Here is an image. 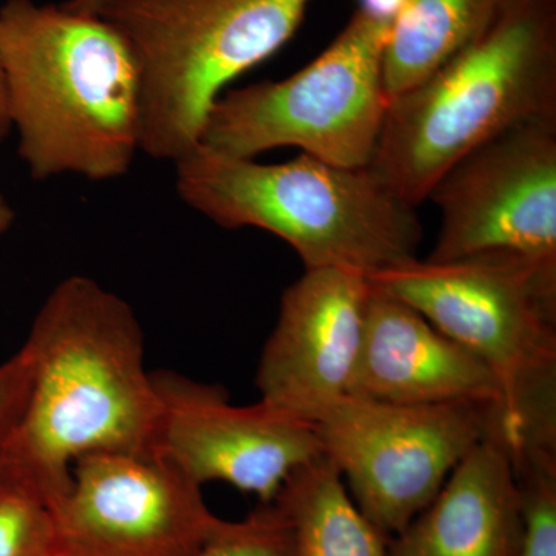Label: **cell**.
<instances>
[{
	"instance_id": "cell-1",
	"label": "cell",
	"mask_w": 556,
	"mask_h": 556,
	"mask_svg": "<svg viewBox=\"0 0 556 556\" xmlns=\"http://www.w3.org/2000/svg\"><path fill=\"white\" fill-rule=\"evenodd\" d=\"M27 404L0 453V471L38 486L54 506L79 457L155 448L160 401L137 314L93 278L72 276L33 321Z\"/></svg>"
},
{
	"instance_id": "cell-2",
	"label": "cell",
	"mask_w": 556,
	"mask_h": 556,
	"mask_svg": "<svg viewBox=\"0 0 556 556\" xmlns=\"http://www.w3.org/2000/svg\"><path fill=\"white\" fill-rule=\"evenodd\" d=\"M0 75L31 178L129 174L141 152V76L129 42L101 14L7 0Z\"/></svg>"
},
{
	"instance_id": "cell-3",
	"label": "cell",
	"mask_w": 556,
	"mask_h": 556,
	"mask_svg": "<svg viewBox=\"0 0 556 556\" xmlns=\"http://www.w3.org/2000/svg\"><path fill=\"white\" fill-rule=\"evenodd\" d=\"M556 116V0H506L481 38L388 105L371 169L409 206L511 127Z\"/></svg>"
},
{
	"instance_id": "cell-4",
	"label": "cell",
	"mask_w": 556,
	"mask_h": 556,
	"mask_svg": "<svg viewBox=\"0 0 556 556\" xmlns=\"http://www.w3.org/2000/svg\"><path fill=\"white\" fill-rule=\"evenodd\" d=\"M178 197L226 229L266 230L305 269L372 276L416 257L422 226L371 167L350 169L300 153L280 164L199 144L174 163Z\"/></svg>"
},
{
	"instance_id": "cell-5",
	"label": "cell",
	"mask_w": 556,
	"mask_h": 556,
	"mask_svg": "<svg viewBox=\"0 0 556 556\" xmlns=\"http://www.w3.org/2000/svg\"><path fill=\"white\" fill-rule=\"evenodd\" d=\"M477 356L501 388L511 455L556 450V270L515 255L417 257L368 276Z\"/></svg>"
},
{
	"instance_id": "cell-6",
	"label": "cell",
	"mask_w": 556,
	"mask_h": 556,
	"mask_svg": "<svg viewBox=\"0 0 556 556\" xmlns=\"http://www.w3.org/2000/svg\"><path fill=\"white\" fill-rule=\"evenodd\" d=\"M313 0H109L101 14L134 50L141 76V152L175 163L200 144L233 79L299 30Z\"/></svg>"
},
{
	"instance_id": "cell-7",
	"label": "cell",
	"mask_w": 556,
	"mask_h": 556,
	"mask_svg": "<svg viewBox=\"0 0 556 556\" xmlns=\"http://www.w3.org/2000/svg\"><path fill=\"white\" fill-rule=\"evenodd\" d=\"M390 28L357 9L294 75L219 94L200 144L237 159L298 148L334 166H371L390 105L383 86Z\"/></svg>"
},
{
	"instance_id": "cell-8",
	"label": "cell",
	"mask_w": 556,
	"mask_h": 556,
	"mask_svg": "<svg viewBox=\"0 0 556 556\" xmlns=\"http://www.w3.org/2000/svg\"><path fill=\"white\" fill-rule=\"evenodd\" d=\"M477 404L397 405L345 396L316 422L321 453L387 538L434 500L492 424Z\"/></svg>"
},
{
	"instance_id": "cell-9",
	"label": "cell",
	"mask_w": 556,
	"mask_h": 556,
	"mask_svg": "<svg viewBox=\"0 0 556 556\" xmlns=\"http://www.w3.org/2000/svg\"><path fill=\"white\" fill-rule=\"evenodd\" d=\"M430 262L515 255L556 270V116L519 124L450 167Z\"/></svg>"
},
{
	"instance_id": "cell-10",
	"label": "cell",
	"mask_w": 556,
	"mask_h": 556,
	"mask_svg": "<svg viewBox=\"0 0 556 556\" xmlns=\"http://www.w3.org/2000/svg\"><path fill=\"white\" fill-rule=\"evenodd\" d=\"M54 514L67 556H192L226 521L156 448L79 457Z\"/></svg>"
},
{
	"instance_id": "cell-11",
	"label": "cell",
	"mask_w": 556,
	"mask_h": 556,
	"mask_svg": "<svg viewBox=\"0 0 556 556\" xmlns=\"http://www.w3.org/2000/svg\"><path fill=\"white\" fill-rule=\"evenodd\" d=\"M152 378L160 401L155 448L201 486L225 482L270 503L292 471L324 456L316 424L262 401L230 404L222 387L178 372Z\"/></svg>"
},
{
	"instance_id": "cell-12",
	"label": "cell",
	"mask_w": 556,
	"mask_h": 556,
	"mask_svg": "<svg viewBox=\"0 0 556 556\" xmlns=\"http://www.w3.org/2000/svg\"><path fill=\"white\" fill-rule=\"evenodd\" d=\"M372 287L343 268L305 269L281 295L257 369L260 401L316 424L348 396Z\"/></svg>"
},
{
	"instance_id": "cell-13",
	"label": "cell",
	"mask_w": 556,
	"mask_h": 556,
	"mask_svg": "<svg viewBox=\"0 0 556 556\" xmlns=\"http://www.w3.org/2000/svg\"><path fill=\"white\" fill-rule=\"evenodd\" d=\"M371 287L348 396L397 405L500 408V383L477 356L404 300Z\"/></svg>"
},
{
	"instance_id": "cell-14",
	"label": "cell",
	"mask_w": 556,
	"mask_h": 556,
	"mask_svg": "<svg viewBox=\"0 0 556 556\" xmlns=\"http://www.w3.org/2000/svg\"><path fill=\"white\" fill-rule=\"evenodd\" d=\"M521 536L517 470L493 415L434 500L387 544L390 556H518Z\"/></svg>"
},
{
	"instance_id": "cell-15",
	"label": "cell",
	"mask_w": 556,
	"mask_h": 556,
	"mask_svg": "<svg viewBox=\"0 0 556 556\" xmlns=\"http://www.w3.org/2000/svg\"><path fill=\"white\" fill-rule=\"evenodd\" d=\"M506 0H407L383 53L388 98L413 89L492 25Z\"/></svg>"
},
{
	"instance_id": "cell-16",
	"label": "cell",
	"mask_w": 556,
	"mask_h": 556,
	"mask_svg": "<svg viewBox=\"0 0 556 556\" xmlns=\"http://www.w3.org/2000/svg\"><path fill=\"white\" fill-rule=\"evenodd\" d=\"M274 501L291 525L295 556H390L387 538L325 456L292 471Z\"/></svg>"
},
{
	"instance_id": "cell-17",
	"label": "cell",
	"mask_w": 556,
	"mask_h": 556,
	"mask_svg": "<svg viewBox=\"0 0 556 556\" xmlns=\"http://www.w3.org/2000/svg\"><path fill=\"white\" fill-rule=\"evenodd\" d=\"M0 556H67L54 504L20 478L0 471Z\"/></svg>"
},
{
	"instance_id": "cell-18",
	"label": "cell",
	"mask_w": 556,
	"mask_h": 556,
	"mask_svg": "<svg viewBox=\"0 0 556 556\" xmlns=\"http://www.w3.org/2000/svg\"><path fill=\"white\" fill-rule=\"evenodd\" d=\"M514 464L522 506L518 556H556V453H533Z\"/></svg>"
},
{
	"instance_id": "cell-19",
	"label": "cell",
	"mask_w": 556,
	"mask_h": 556,
	"mask_svg": "<svg viewBox=\"0 0 556 556\" xmlns=\"http://www.w3.org/2000/svg\"><path fill=\"white\" fill-rule=\"evenodd\" d=\"M192 556H295L294 536L287 515L270 501L240 521H225Z\"/></svg>"
},
{
	"instance_id": "cell-20",
	"label": "cell",
	"mask_w": 556,
	"mask_h": 556,
	"mask_svg": "<svg viewBox=\"0 0 556 556\" xmlns=\"http://www.w3.org/2000/svg\"><path fill=\"white\" fill-rule=\"evenodd\" d=\"M31 383V358L24 346L0 362V453L13 433L27 404Z\"/></svg>"
},
{
	"instance_id": "cell-21",
	"label": "cell",
	"mask_w": 556,
	"mask_h": 556,
	"mask_svg": "<svg viewBox=\"0 0 556 556\" xmlns=\"http://www.w3.org/2000/svg\"><path fill=\"white\" fill-rule=\"evenodd\" d=\"M407 0H358V10L375 20L393 25L404 10Z\"/></svg>"
},
{
	"instance_id": "cell-22",
	"label": "cell",
	"mask_w": 556,
	"mask_h": 556,
	"mask_svg": "<svg viewBox=\"0 0 556 556\" xmlns=\"http://www.w3.org/2000/svg\"><path fill=\"white\" fill-rule=\"evenodd\" d=\"M14 219H16V212H14L13 206H11L10 201L5 199V195L0 193V236L9 232L11 226L14 225Z\"/></svg>"
},
{
	"instance_id": "cell-23",
	"label": "cell",
	"mask_w": 556,
	"mask_h": 556,
	"mask_svg": "<svg viewBox=\"0 0 556 556\" xmlns=\"http://www.w3.org/2000/svg\"><path fill=\"white\" fill-rule=\"evenodd\" d=\"M109 0H65V7L70 10L83 11V13L97 14Z\"/></svg>"
},
{
	"instance_id": "cell-24",
	"label": "cell",
	"mask_w": 556,
	"mask_h": 556,
	"mask_svg": "<svg viewBox=\"0 0 556 556\" xmlns=\"http://www.w3.org/2000/svg\"><path fill=\"white\" fill-rule=\"evenodd\" d=\"M11 134L9 113H7L5 91H3L2 75H0V141Z\"/></svg>"
}]
</instances>
